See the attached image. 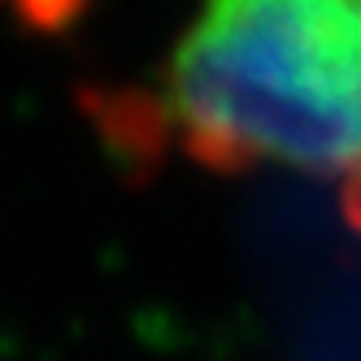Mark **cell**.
Returning a JSON list of instances; mask_svg holds the SVG:
<instances>
[{"label":"cell","mask_w":361,"mask_h":361,"mask_svg":"<svg viewBox=\"0 0 361 361\" xmlns=\"http://www.w3.org/2000/svg\"><path fill=\"white\" fill-rule=\"evenodd\" d=\"M152 122L209 170L361 183V0H204Z\"/></svg>","instance_id":"6da1fadb"}]
</instances>
